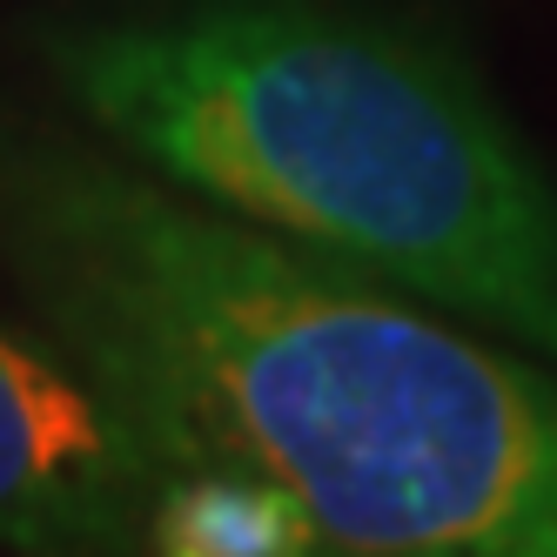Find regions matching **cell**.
I'll return each instance as SVG.
<instances>
[{
    "label": "cell",
    "instance_id": "obj_1",
    "mask_svg": "<svg viewBox=\"0 0 557 557\" xmlns=\"http://www.w3.org/2000/svg\"><path fill=\"white\" fill-rule=\"evenodd\" d=\"M0 262L182 463L283 484L330 550L557 557V376L141 162L0 128Z\"/></svg>",
    "mask_w": 557,
    "mask_h": 557
},
{
    "label": "cell",
    "instance_id": "obj_2",
    "mask_svg": "<svg viewBox=\"0 0 557 557\" xmlns=\"http://www.w3.org/2000/svg\"><path fill=\"white\" fill-rule=\"evenodd\" d=\"M48 54L148 175L557 363V182L450 48L343 0H162Z\"/></svg>",
    "mask_w": 557,
    "mask_h": 557
},
{
    "label": "cell",
    "instance_id": "obj_3",
    "mask_svg": "<svg viewBox=\"0 0 557 557\" xmlns=\"http://www.w3.org/2000/svg\"><path fill=\"white\" fill-rule=\"evenodd\" d=\"M169 476L114 396L0 323V550H148Z\"/></svg>",
    "mask_w": 557,
    "mask_h": 557
},
{
    "label": "cell",
    "instance_id": "obj_4",
    "mask_svg": "<svg viewBox=\"0 0 557 557\" xmlns=\"http://www.w3.org/2000/svg\"><path fill=\"white\" fill-rule=\"evenodd\" d=\"M148 550L169 557H302L330 550L315 517L269 476L182 463L148 517Z\"/></svg>",
    "mask_w": 557,
    "mask_h": 557
}]
</instances>
